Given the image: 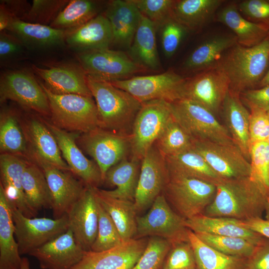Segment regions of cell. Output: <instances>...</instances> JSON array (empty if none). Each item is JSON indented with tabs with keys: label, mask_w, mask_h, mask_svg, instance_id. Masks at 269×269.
<instances>
[{
	"label": "cell",
	"mask_w": 269,
	"mask_h": 269,
	"mask_svg": "<svg viewBox=\"0 0 269 269\" xmlns=\"http://www.w3.org/2000/svg\"><path fill=\"white\" fill-rule=\"evenodd\" d=\"M245 269H269V239L265 238L247 259Z\"/></svg>",
	"instance_id": "55"
},
{
	"label": "cell",
	"mask_w": 269,
	"mask_h": 269,
	"mask_svg": "<svg viewBox=\"0 0 269 269\" xmlns=\"http://www.w3.org/2000/svg\"><path fill=\"white\" fill-rule=\"evenodd\" d=\"M32 68L44 81V86L55 94L93 97L87 84V75L83 70L67 65L47 68L33 66Z\"/></svg>",
	"instance_id": "22"
},
{
	"label": "cell",
	"mask_w": 269,
	"mask_h": 269,
	"mask_svg": "<svg viewBox=\"0 0 269 269\" xmlns=\"http://www.w3.org/2000/svg\"><path fill=\"white\" fill-rule=\"evenodd\" d=\"M237 43L235 35H218L206 39L188 56L183 68L187 72L197 73L215 67L225 53Z\"/></svg>",
	"instance_id": "29"
},
{
	"label": "cell",
	"mask_w": 269,
	"mask_h": 269,
	"mask_svg": "<svg viewBox=\"0 0 269 269\" xmlns=\"http://www.w3.org/2000/svg\"><path fill=\"white\" fill-rule=\"evenodd\" d=\"M168 178L165 157L154 144L141 161L134 202L137 213L151 206L156 197L162 193Z\"/></svg>",
	"instance_id": "16"
},
{
	"label": "cell",
	"mask_w": 269,
	"mask_h": 269,
	"mask_svg": "<svg viewBox=\"0 0 269 269\" xmlns=\"http://www.w3.org/2000/svg\"><path fill=\"white\" fill-rule=\"evenodd\" d=\"M69 229L77 243L86 251L91 250L98 232V201L93 187L87 188L80 199L66 214Z\"/></svg>",
	"instance_id": "20"
},
{
	"label": "cell",
	"mask_w": 269,
	"mask_h": 269,
	"mask_svg": "<svg viewBox=\"0 0 269 269\" xmlns=\"http://www.w3.org/2000/svg\"><path fill=\"white\" fill-rule=\"evenodd\" d=\"M269 66V35L252 47L237 43L217 65L227 76L230 89L239 94L258 87Z\"/></svg>",
	"instance_id": "3"
},
{
	"label": "cell",
	"mask_w": 269,
	"mask_h": 269,
	"mask_svg": "<svg viewBox=\"0 0 269 269\" xmlns=\"http://www.w3.org/2000/svg\"><path fill=\"white\" fill-rule=\"evenodd\" d=\"M204 243L227 255L248 259L253 254L256 245L239 237L195 233Z\"/></svg>",
	"instance_id": "43"
},
{
	"label": "cell",
	"mask_w": 269,
	"mask_h": 269,
	"mask_svg": "<svg viewBox=\"0 0 269 269\" xmlns=\"http://www.w3.org/2000/svg\"><path fill=\"white\" fill-rule=\"evenodd\" d=\"M20 269H30V264L27 258L25 257L22 258Z\"/></svg>",
	"instance_id": "58"
},
{
	"label": "cell",
	"mask_w": 269,
	"mask_h": 269,
	"mask_svg": "<svg viewBox=\"0 0 269 269\" xmlns=\"http://www.w3.org/2000/svg\"><path fill=\"white\" fill-rule=\"evenodd\" d=\"M141 161L130 158L124 159L107 172L104 183L116 186L113 190L101 189L111 197L134 202L139 179Z\"/></svg>",
	"instance_id": "33"
},
{
	"label": "cell",
	"mask_w": 269,
	"mask_h": 269,
	"mask_svg": "<svg viewBox=\"0 0 269 269\" xmlns=\"http://www.w3.org/2000/svg\"><path fill=\"white\" fill-rule=\"evenodd\" d=\"M196 269H245L247 259L223 254L202 241L192 231L188 232Z\"/></svg>",
	"instance_id": "39"
},
{
	"label": "cell",
	"mask_w": 269,
	"mask_h": 269,
	"mask_svg": "<svg viewBox=\"0 0 269 269\" xmlns=\"http://www.w3.org/2000/svg\"><path fill=\"white\" fill-rule=\"evenodd\" d=\"M224 2L222 0H174L170 17L187 30H198L211 22Z\"/></svg>",
	"instance_id": "30"
},
{
	"label": "cell",
	"mask_w": 269,
	"mask_h": 269,
	"mask_svg": "<svg viewBox=\"0 0 269 269\" xmlns=\"http://www.w3.org/2000/svg\"><path fill=\"white\" fill-rule=\"evenodd\" d=\"M193 142L194 139L173 116L154 144L166 157L191 149Z\"/></svg>",
	"instance_id": "42"
},
{
	"label": "cell",
	"mask_w": 269,
	"mask_h": 269,
	"mask_svg": "<svg viewBox=\"0 0 269 269\" xmlns=\"http://www.w3.org/2000/svg\"><path fill=\"white\" fill-rule=\"evenodd\" d=\"M185 223L194 233L242 238L256 246L265 238L247 227L242 220L232 218L210 217L202 214L185 220Z\"/></svg>",
	"instance_id": "26"
},
{
	"label": "cell",
	"mask_w": 269,
	"mask_h": 269,
	"mask_svg": "<svg viewBox=\"0 0 269 269\" xmlns=\"http://www.w3.org/2000/svg\"><path fill=\"white\" fill-rule=\"evenodd\" d=\"M156 25L141 14L130 51L132 58L146 70H157L160 65L156 43Z\"/></svg>",
	"instance_id": "35"
},
{
	"label": "cell",
	"mask_w": 269,
	"mask_h": 269,
	"mask_svg": "<svg viewBox=\"0 0 269 269\" xmlns=\"http://www.w3.org/2000/svg\"><path fill=\"white\" fill-rule=\"evenodd\" d=\"M140 14L159 27L170 17L174 0H132Z\"/></svg>",
	"instance_id": "49"
},
{
	"label": "cell",
	"mask_w": 269,
	"mask_h": 269,
	"mask_svg": "<svg viewBox=\"0 0 269 269\" xmlns=\"http://www.w3.org/2000/svg\"><path fill=\"white\" fill-rule=\"evenodd\" d=\"M171 247V244L164 239L150 237L142 254L132 269H159Z\"/></svg>",
	"instance_id": "45"
},
{
	"label": "cell",
	"mask_w": 269,
	"mask_h": 269,
	"mask_svg": "<svg viewBox=\"0 0 269 269\" xmlns=\"http://www.w3.org/2000/svg\"><path fill=\"white\" fill-rule=\"evenodd\" d=\"M22 186L27 204L36 214L43 208L51 209V195L46 177L35 162L27 161L22 176Z\"/></svg>",
	"instance_id": "38"
},
{
	"label": "cell",
	"mask_w": 269,
	"mask_h": 269,
	"mask_svg": "<svg viewBox=\"0 0 269 269\" xmlns=\"http://www.w3.org/2000/svg\"><path fill=\"white\" fill-rule=\"evenodd\" d=\"M65 41L80 53L109 48L113 43L110 22L104 14H98L82 26L68 31Z\"/></svg>",
	"instance_id": "27"
},
{
	"label": "cell",
	"mask_w": 269,
	"mask_h": 269,
	"mask_svg": "<svg viewBox=\"0 0 269 269\" xmlns=\"http://www.w3.org/2000/svg\"><path fill=\"white\" fill-rule=\"evenodd\" d=\"M98 112L99 127L130 135L142 103L128 92L111 83L87 76Z\"/></svg>",
	"instance_id": "2"
},
{
	"label": "cell",
	"mask_w": 269,
	"mask_h": 269,
	"mask_svg": "<svg viewBox=\"0 0 269 269\" xmlns=\"http://www.w3.org/2000/svg\"><path fill=\"white\" fill-rule=\"evenodd\" d=\"M25 47L22 42L10 33L5 31L0 34V59L1 63L14 59L22 54Z\"/></svg>",
	"instance_id": "53"
},
{
	"label": "cell",
	"mask_w": 269,
	"mask_h": 269,
	"mask_svg": "<svg viewBox=\"0 0 269 269\" xmlns=\"http://www.w3.org/2000/svg\"><path fill=\"white\" fill-rule=\"evenodd\" d=\"M14 233L11 210L0 186V269H20L22 258Z\"/></svg>",
	"instance_id": "34"
},
{
	"label": "cell",
	"mask_w": 269,
	"mask_h": 269,
	"mask_svg": "<svg viewBox=\"0 0 269 269\" xmlns=\"http://www.w3.org/2000/svg\"><path fill=\"white\" fill-rule=\"evenodd\" d=\"M216 17L218 21L234 33L238 43L242 46H255L269 35V31L265 27L245 18L235 2L223 7L217 13Z\"/></svg>",
	"instance_id": "32"
},
{
	"label": "cell",
	"mask_w": 269,
	"mask_h": 269,
	"mask_svg": "<svg viewBox=\"0 0 269 269\" xmlns=\"http://www.w3.org/2000/svg\"><path fill=\"white\" fill-rule=\"evenodd\" d=\"M77 139L81 147L98 165L103 183L110 168L131 156V134H122L98 127L81 134Z\"/></svg>",
	"instance_id": "9"
},
{
	"label": "cell",
	"mask_w": 269,
	"mask_h": 269,
	"mask_svg": "<svg viewBox=\"0 0 269 269\" xmlns=\"http://www.w3.org/2000/svg\"><path fill=\"white\" fill-rule=\"evenodd\" d=\"M185 220L171 207L162 193L144 215L136 217L134 239L157 237L167 240L171 245L189 241V229Z\"/></svg>",
	"instance_id": "7"
},
{
	"label": "cell",
	"mask_w": 269,
	"mask_h": 269,
	"mask_svg": "<svg viewBox=\"0 0 269 269\" xmlns=\"http://www.w3.org/2000/svg\"><path fill=\"white\" fill-rule=\"evenodd\" d=\"M30 158L39 166L46 177L51 199L54 219L66 214L83 195L87 185L68 171L63 170L30 154Z\"/></svg>",
	"instance_id": "14"
},
{
	"label": "cell",
	"mask_w": 269,
	"mask_h": 269,
	"mask_svg": "<svg viewBox=\"0 0 269 269\" xmlns=\"http://www.w3.org/2000/svg\"><path fill=\"white\" fill-rule=\"evenodd\" d=\"M221 110L235 145L250 161L251 142L249 135L250 112L243 105L240 94L229 89Z\"/></svg>",
	"instance_id": "25"
},
{
	"label": "cell",
	"mask_w": 269,
	"mask_h": 269,
	"mask_svg": "<svg viewBox=\"0 0 269 269\" xmlns=\"http://www.w3.org/2000/svg\"><path fill=\"white\" fill-rule=\"evenodd\" d=\"M27 161L16 155L1 153L0 186L9 202L26 217L32 218L36 214L27 204L22 186V176Z\"/></svg>",
	"instance_id": "23"
},
{
	"label": "cell",
	"mask_w": 269,
	"mask_h": 269,
	"mask_svg": "<svg viewBox=\"0 0 269 269\" xmlns=\"http://www.w3.org/2000/svg\"><path fill=\"white\" fill-rule=\"evenodd\" d=\"M163 269H196L194 254L189 241L171 245Z\"/></svg>",
	"instance_id": "48"
},
{
	"label": "cell",
	"mask_w": 269,
	"mask_h": 269,
	"mask_svg": "<svg viewBox=\"0 0 269 269\" xmlns=\"http://www.w3.org/2000/svg\"><path fill=\"white\" fill-rule=\"evenodd\" d=\"M68 2L61 0H34L21 19L30 23L50 24Z\"/></svg>",
	"instance_id": "47"
},
{
	"label": "cell",
	"mask_w": 269,
	"mask_h": 269,
	"mask_svg": "<svg viewBox=\"0 0 269 269\" xmlns=\"http://www.w3.org/2000/svg\"><path fill=\"white\" fill-rule=\"evenodd\" d=\"M250 158V177L269 191V145L267 141L251 144Z\"/></svg>",
	"instance_id": "46"
},
{
	"label": "cell",
	"mask_w": 269,
	"mask_h": 269,
	"mask_svg": "<svg viewBox=\"0 0 269 269\" xmlns=\"http://www.w3.org/2000/svg\"><path fill=\"white\" fill-rule=\"evenodd\" d=\"M170 103L173 117L194 139L235 144L226 127L205 108L185 98Z\"/></svg>",
	"instance_id": "8"
},
{
	"label": "cell",
	"mask_w": 269,
	"mask_h": 269,
	"mask_svg": "<svg viewBox=\"0 0 269 269\" xmlns=\"http://www.w3.org/2000/svg\"><path fill=\"white\" fill-rule=\"evenodd\" d=\"M240 96L248 107H256L269 112V85L246 90Z\"/></svg>",
	"instance_id": "54"
},
{
	"label": "cell",
	"mask_w": 269,
	"mask_h": 269,
	"mask_svg": "<svg viewBox=\"0 0 269 269\" xmlns=\"http://www.w3.org/2000/svg\"><path fill=\"white\" fill-rule=\"evenodd\" d=\"M44 122L55 137L70 171L87 186L98 188L103 183L100 170L97 163L87 158L77 145L76 133L65 131L45 121Z\"/></svg>",
	"instance_id": "19"
},
{
	"label": "cell",
	"mask_w": 269,
	"mask_h": 269,
	"mask_svg": "<svg viewBox=\"0 0 269 269\" xmlns=\"http://www.w3.org/2000/svg\"><path fill=\"white\" fill-rule=\"evenodd\" d=\"M268 85H269V68L268 69L266 74L260 81L258 85V87H262Z\"/></svg>",
	"instance_id": "57"
},
{
	"label": "cell",
	"mask_w": 269,
	"mask_h": 269,
	"mask_svg": "<svg viewBox=\"0 0 269 269\" xmlns=\"http://www.w3.org/2000/svg\"><path fill=\"white\" fill-rule=\"evenodd\" d=\"M241 14L248 20L269 31V0H245L237 4Z\"/></svg>",
	"instance_id": "51"
},
{
	"label": "cell",
	"mask_w": 269,
	"mask_h": 269,
	"mask_svg": "<svg viewBox=\"0 0 269 269\" xmlns=\"http://www.w3.org/2000/svg\"><path fill=\"white\" fill-rule=\"evenodd\" d=\"M191 149L201 155L222 179L250 176V162L235 144L194 139Z\"/></svg>",
	"instance_id": "15"
},
{
	"label": "cell",
	"mask_w": 269,
	"mask_h": 269,
	"mask_svg": "<svg viewBox=\"0 0 269 269\" xmlns=\"http://www.w3.org/2000/svg\"><path fill=\"white\" fill-rule=\"evenodd\" d=\"M203 214L240 220L262 217L269 191L250 176L222 179Z\"/></svg>",
	"instance_id": "1"
},
{
	"label": "cell",
	"mask_w": 269,
	"mask_h": 269,
	"mask_svg": "<svg viewBox=\"0 0 269 269\" xmlns=\"http://www.w3.org/2000/svg\"><path fill=\"white\" fill-rule=\"evenodd\" d=\"M148 239H132L110 249L85 251L81 260L70 269H132L144 251Z\"/></svg>",
	"instance_id": "18"
},
{
	"label": "cell",
	"mask_w": 269,
	"mask_h": 269,
	"mask_svg": "<svg viewBox=\"0 0 269 269\" xmlns=\"http://www.w3.org/2000/svg\"><path fill=\"white\" fill-rule=\"evenodd\" d=\"M5 30L29 48H43L61 44L68 32L50 26L26 22L14 17L11 18Z\"/></svg>",
	"instance_id": "28"
},
{
	"label": "cell",
	"mask_w": 269,
	"mask_h": 269,
	"mask_svg": "<svg viewBox=\"0 0 269 269\" xmlns=\"http://www.w3.org/2000/svg\"><path fill=\"white\" fill-rule=\"evenodd\" d=\"M186 80L175 72L168 71L110 83L128 92L141 103L155 100L172 103L183 98Z\"/></svg>",
	"instance_id": "10"
},
{
	"label": "cell",
	"mask_w": 269,
	"mask_h": 269,
	"mask_svg": "<svg viewBox=\"0 0 269 269\" xmlns=\"http://www.w3.org/2000/svg\"><path fill=\"white\" fill-rule=\"evenodd\" d=\"M267 142L269 145V137H268V140H267Z\"/></svg>",
	"instance_id": "60"
},
{
	"label": "cell",
	"mask_w": 269,
	"mask_h": 269,
	"mask_svg": "<svg viewBox=\"0 0 269 269\" xmlns=\"http://www.w3.org/2000/svg\"><path fill=\"white\" fill-rule=\"evenodd\" d=\"M99 6L94 1L72 0L69 1L58 13L50 26L70 31L84 24L98 14Z\"/></svg>",
	"instance_id": "41"
},
{
	"label": "cell",
	"mask_w": 269,
	"mask_h": 269,
	"mask_svg": "<svg viewBox=\"0 0 269 269\" xmlns=\"http://www.w3.org/2000/svg\"><path fill=\"white\" fill-rule=\"evenodd\" d=\"M97 201L99 214L98 232L91 249L94 252L106 251L124 242L113 221L98 200Z\"/></svg>",
	"instance_id": "44"
},
{
	"label": "cell",
	"mask_w": 269,
	"mask_h": 269,
	"mask_svg": "<svg viewBox=\"0 0 269 269\" xmlns=\"http://www.w3.org/2000/svg\"><path fill=\"white\" fill-rule=\"evenodd\" d=\"M8 203L15 227V236L21 256L29 255L69 229L67 214L58 219L29 218L24 215L12 204Z\"/></svg>",
	"instance_id": "12"
},
{
	"label": "cell",
	"mask_w": 269,
	"mask_h": 269,
	"mask_svg": "<svg viewBox=\"0 0 269 269\" xmlns=\"http://www.w3.org/2000/svg\"><path fill=\"white\" fill-rule=\"evenodd\" d=\"M97 200L115 223L124 241L134 239L136 233V212L132 201L114 198L93 188Z\"/></svg>",
	"instance_id": "36"
},
{
	"label": "cell",
	"mask_w": 269,
	"mask_h": 269,
	"mask_svg": "<svg viewBox=\"0 0 269 269\" xmlns=\"http://www.w3.org/2000/svg\"><path fill=\"white\" fill-rule=\"evenodd\" d=\"M165 157L170 174L196 178L216 185L223 179L201 155L192 149Z\"/></svg>",
	"instance_id": "37"
},
{
	"label": "cell",
	"mask_w": 269,
	"mask_h": 269,
	"mask_svg": "<svg viewBox=\"0 0 269 269\" xmlns=\"http://www.w3.org/2000/svg\"><path fill=\"white\" fill-rule=\"evenodd\" d=\"M78 57L87 76L108 82L127 79L146 70L125 52L109 48L80 52Z\"/></svg>",
	"instance_id": "11"
},
{
	"label": "cell",
	"mask_w": 269,
	"mask_h": 269,
	"mask_svg": "<svg viewBox=\"0 0 269 269\" xmlns=\"http://www.w3.org/2000/svg\"><path fill=\"white\" fill-rule=\"evenodd\" d=\"M26 137L32 147L30 154L65 171L70 169L63 159L57 142L44 121L30 119L26 127Z\"/></svg>",
	"instance_id": "31"
},
{
	"label": "cell",
	"mask_w": 269,
	"mask_h": 269,
	"mask_svg": "<svg viewBox=\"0 0 269 269\" xmlns=\"http://www.w3.org/2000/svg\"><path fill=\"white\" fill-rule=\"evenodd\" d=\"M265 212L266 214V219L269 220V195L267 197Z\"/></svg>",
	"instance_id": "59"
},
{
	"label": "cell",
	"mask_w": 269,
	"mask_h": 269,
	"mask_svg": "<svg viewBox=\"0 0 269 269\" xmlns=\"http://www.w3.org/2000/svg\"><path fill=\"white\" fill-rule=\"evenodd\" d=\"M161 45L166 56H172L178 49L187 30L178 22L170 17L160 26Z\"/></svg>",
	"instance_id": "50"
},
{
	"label": "cell",
	"mask_w": 269,
	"mask_h": 269,
	"mask_svg": "<svg viewBox=\"0 0 269 269\" xmlns=\"http://www.w3.org/2000/svg\"><path fill=\"white\" fill-rule=\"evenodd\" d=\"M216 184L170 174L162 193L174 210L185 220L202 214L212 202Z\"/></svg>",
	"instance_id": "5"
},
{
	"label": "cell",
	"mask_w": 269,
	"mask_h": 269,
	"mask_svg": "<svg viewBox=\"0 0 269 269\" xmlns=\"http://www.w3.org/2000/svg\"><path fill=\"white\" fill-rule=\"evenodd\" d=\"M172 118L170 103L162 100L142 103L134 120L131 134L130 158L141 161Z\"/></svg>",
	"instance_id": "6"
},
{
	"label": "cell",
	"mask_w": 269,
	"mask_h": 269,
	"mask_svg": "<svg viewBox=\"0 0 269 269\" xmlns=\"http://www.w3.org/2000/svg\"><path fill=\"white\" fill-rule=\"evenodd\" d=\"M40 84L49 102L53 125L76 134L85 133L99 127L98 112L93 97L55 94Z\"/></svg>",
	"instance_id": "4"
},
{
	"label": "cell",
	"mask_w": 269,
	"mask_h": 269,
	"mask_svg": "<svg viewBox=\"0 0 269 269\" xmlns=\"http://www.w3.org/2000/svg\"><path fill=\"white\" fill-rule=\"evenodd\" d=\"M27 142L24 130H22L14 113L10 110L2 111L0 120L1 153L29 157Z\"/></svg>",
	"instance_id": "40"
},
{
	"label": "cell",
	"mask_w": 269,
	"mask_h": 269,
	"mask_svg": "<svg viewBox=\"0 0 269 269\" xmlns=\"http://www.w3.org/2000/svg\"><path fill=\"white\" fill-rule=\"evenodd\" d=\"M0 100L12 101L40 115L50 116L49 102L40 84L26 71H10L1 75Z\"/></svg>",
	"instance_id": "13"
},
{
	"label": "cell",
	"mask_w": 269,
	"mask_h": 269,
	"mask_svg": "<svg viewBox=\"0 0 269 269\" xmlns=\"http://www.w3.org/2000/svg\"><path fill=\"white\" fill-rule=\"evenodd\" d=\"M242 221L247 227L269 239V220L258 217Z\"/></svg>",
	"instance_id": "56"
},
{
	"label": "cell",
	"mask_w": 269,
	"mask_h": 269,
	"mask_svg": "<svg viewBox=\"0 0 269 269\" xmlns=\"http://www.w3.org/2000/svg\"><path fill=\"white\" fill-rule=\"evenodd\" d=\"M85 251L69 229L28 255L38 261L41 269H70L81 260Z\"/></svg>",
	"instance_id": "21"
},
{
	"label": "cell",
	"mask_w": 269,
	"mask_h": 269,
	"mask_svg": "<svg viewBox=\"0 0 269 269\" xmlns=\"http://www.w3.org/2000/svg\"><path fill=\"white\" fill-rule=\"evenodd\" d=\"M249 135L251 144L268 140L269 136V112L250 107Z\"/></svg>",
	"instance_id": "52"
},
{
	"label": "cell",
	"mask_w": 269,
	"mask_h": 269,
	"mask_svg": "<svg viewBox=\"0 0 269 269\" xmlns=\"http://www.w3.org/2000/svg\"><path fill=\"white\" fill-rule=\"evenodd\" d=\"M104 15L109 20L113 43L130 49L137 29L141 14L132 0H114L107 6Z\"/></svg>",
	"instance_id": "24"
},
{
	"label": "cell",
	"mask_w": 269,
	"mask_h": 269,
	"mask_svg": "<svg viewBox=\"0 0 269 269\" xmlns=\"http://www.w3.org/2000/svg\"><path fill=\"white\" fill-rule=\"evenodd\" d=\"M229 89L227 76L216 66L186 78L183 98L198 104L215 115L221 110Z\"/></svg>",
	"instance_id": "17"
}]
</instances>
